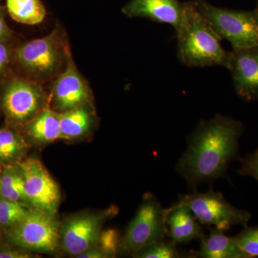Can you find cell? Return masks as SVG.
I'll list each match as a JSON object with an SVG mask.
<instances>
[{
    "label": "cell",
    "instance_id": "5bb4252c",
    "mask_svg": "<svg viewBox=\"0 0 258 258\" xmlns=\"http://www.w3.org/2000/svg\"><path fill=\"white\" fill-rule=\"evenodd\" d=\"M167 210L168 236L174 243H188L205 235L201 223L189 208L175 203Z\"/></svg>",
    "mask_w": 258,
    "mask_h": 258
},
{
    "label": "cell",
    "instance_id": "5b68a950",
    "mask_svg": "<svg viewBox=\"0 0 258 258\" xmlns=\"http://www.w3.org/2000/svg\"><path fill=\"white\" fill-rule=\"evenodd\" d=\"M60 225L56 216L30 208L23 220L6 230L11 245L29 252L53 253L60 244Z\"/></svg>",
    "mask_w": 258,
    "mask_h": 258
},
{
    "label": "cell",
    "instance_id": "4fadbf2b",
    "mask_svg": "<svg viewBox=\"0 0 258 258\" xmlns=\"http://www.w3.org/2000/svg\"><path fill=\"white\" fill-rule=\"evenodd\" d=\"M122 12L129 18H147L169 24L175 31L181 26L185 14L184 3L178 0H131Z\"/></svg>",
    "mask_w": 258,
    "mask_h": 258
},
{
    "label": "cell",
    "instance_id": "7c38bea8",
    "mask_svg": "<svg viewBox=\"0 0 258 258\" xmlns=\"http://www.w3.org/2000/svg\"><path fill=\"white\" fill-rule=\"evenodd\" d=\"M229 71L237 96L246 101L258 100V47L232 50Z\"/></svg>",
    "mask_w": 258,
    "mask_h": 258
},
{
    "label": "cell",
    "instance_id": "7402d4cb",
    "mask_svg": "<svg viewBox=\"0 0 258 258\" xmlns=\"http://www.w3.org/2000/svg\"><path fill=\"white\" fill-rule=\"evenodd\" d=\"M176 245L171 240L157 241L139 249L134 255V257L139 258L180 257L181 254L176 248Z\"/></svg>",
    "mask_w": 258,
    "mask_h": 258
},
{
    "label": "cell",
    "instance_id": "2e32d148",
    "mask_svg": "<svg viewBox=\"0 0 258 258\" xmlns=\"http://www.w3.org/2000/svg\"><path fill=\"white\" fill-rule=\"evenodd\" d=\"M28 137L37 144H48L61 139L58 112L45 107L26 125Z\"/></svg>",
    "mask_w": 258,
    "mask_h": 258
},
{
    "label": "cell",
    "instance_id": "3957f363",
    "mask_svg": "<svg viewBox=\"0 0 258 258\" xmlns=\"http://www.w3.org/2000/svg\"><path fill=\"white\" fill-rule=\"evenodd\" d=\"M71 53L62 30L52 32L23 44L13 52V58L28 79L40 83L57 77L63 71Z\"/></svg>",
    "mask_w": 258,
    "mask_h": 258
},
{
    "label": "cell",
    "instance_id": "6da1fadb",
    "mask_svg": "<svg viewBox=\"0 0 258 258\" xmlns=\"http://www.w3.org/2000/svg\"><path fill=\"white\" fill-rule=\"evenodd\" d=\"M243 132L240 121L220 113L199 123L188 136L187 149L176 166L190 189L225 175L231 161L237 157Z\"/></svg>",
    "mask_w": 258,
    "mask_h": 258
},
{
    "label": "cell",
    "instance_id": "8fae6325",
    "mask_svg": "<svg viewBox=\"0 0 258 258\" xmlns=\"http://www.w3.org/2000/svg\"><path fill=\"white\" fill-rule=\"evenodd\" d=\"M91 99V89L70 53L66 68L56 77L52 86L53 110L62 113L78 107L88 106Z\"/></svg>",
    "mask_w": 258,
    "mask_h": 258
},
{
    "label": "cell",
    "instance_id": "277c9868",
    "mask_svg": "<svg viewBox=\"0 0 258 258\" xmlns=\"http://www.w3.org/2000/svg\"><path fill=\"white\" fill-rule=\"evenodd\" d=\"M209 26L232 50L258 47V10L242 11L217 8L204 0L192 1Z\"/></svg>",
    "mask_w": 258,
    "mask_h": 258
},
{
    "label": "cell",
    "instance_id": "603a6c76",
    "mask_svg": "<svg viewBox=\"0 0 258 258\" xmlns=\"http://www.w3.org/2000/svg\"><path fill=\"white\" fill-rule=\"evenodd\" d=\"M232 240L249 257H258V227H245Z\"/></svg>",
    "mask_w": 258,
    "mask_h": 258
},
{
    "label": "cell",
    "instance_id": "8992f818",
    "mask_svg": "<svg viewBox=\"0 0 258 258\" xmlns=\"http://www.w3.org/2000/svg\"><path fill=\"white\" fill-rule=\"evenodd\" d=\"M176 204L189 208L203 225L212 226L223 232L235 225L247 227L251 218L249 212L232 206L222 193L212 189L208 192L195 191L181 195Z\"/></svg>",
    "mask_w": 258,
    "mask_h": 258
},
{
    "label": "cell",
    "instance_id": "4316f807",
    "mask_svg": "<svg viewBox=\"0 0 258 258\" xmlns=\"http://www.w3.org/2000/svg\"><path fill=\"white\" fill-rule=\"evenodd\" d=\"M13 58V52L6 42H0V74L4 72Z\"/></svg>",
    "mask_w": 258,
    "mask_h": 258
},
{
    "label": "cell",
    "instance_id": "4dcf8cb0",
    "mask_svg": "<svg viewBox=\"0 0 258 258\" xmlns=\"http://www.w3.org/2000/svg\"><path fill=\"white\" fill-rule=\"evenodd\" d=\"M255 9H257L258 10V2H257V7H256Z\"/></svg>",
    "mask_w": 258,
    "mask_h": 258
},
{
    "label": "cell",
    "instance_id": "30bf717a",
    "mask_svg": "<svg viewBox=\"0 0 258 258\" xmlns=\"http://www.w3.org/2000/svg\"><path fill=\"white\" fill-rule=\"evenodd\" d=\"M105 214L84 213L70 217L60 228V244L68 254L75 257L96 247L99 240Z\"/></svg>",
    "mask_w": 258,
    "mask_h": 258
},
{
    "label": "cell",
    "instance_id": "f1b7e54d",
    "mask_svg": "<svg viewBox=\"0 0 258 258\" xmlns=\"http://www.w3.org/2000/svg\"><path fill=\"white\" fill-rule=\"evenodd\" d=\"M76 257L79 258H106L108 257L103 251L99 247H93L92 248L85 251L82 253L76 256Z\"/></svg>",
    "mask_w": 258,
    "mask_h": 258
},
{
    "label": "cell",
    "instance_id": "484cf974",
    "mask_svg": "<svg viewBox=\"0 0 258 258\" xmlns=\"http://www.w3.org/2000/svg\"><path fill=\"white\" fill-rule=\"evenodd\" d=\"M33 257L31 252L18 247H0V258H30Z\"/></svg>",
    "mask_w": 258,
    "mask_h": 258
},
{
    "label": "cell",
    "instance_id": "f546056e",
    "mask_svg": "<svg viewBox=\"0 0 258 258\" xmlns=\"http://www.w3.org/2000/svg\"><path fill=\"white\" fill-rule=\"evenodd\" d=\"M0 230H1V228H0ZM1 242H2V234H1V232H0V244H1Z\"/></svg>",
    "mask_w": 258,
    "mask_h": 258
},
{
    "label": "cell",
    "instance_id": "e0dca14e",
    "mask_svg": "<svg viewBox=\"0 0 258 258\" xmlns=\"http://www.w3.org/2000/svg\"><path fill=\"white\" fill-rule=\"evenodd\" d=\"M59 117L61 139L69 140L87 134L93 123V113L88 105L59 113Z\"/></svg>",
    "mask_w": 258,
    "mask_h": 258
},
{
    "label": "cell",
    "instance_id": "9c48e42d",
    "mask_svg": "<svg viewBox=\"0 0 258 258\" xmlns=\"http://www.w3.org/2000/svg\"><path fill=\"white\" fill-rule=\"evenodd\" d=\"M18 164L25 181L27 203L56 216L60 203V190L46 168L35 158L23 159Z\"/></svg>",
    "mask_w": 258,
    "mask_h": 258
},
{
    "label": "cell",
    "instance_id": "7a4b0ae2",
    "mask_svg": "<svg viewBox=\"0 0 258 258\" xmlns=\"http://www.w3.org/2000/svg\"><path fill=\"white\" fill-rule=\"evenodd\" d=\"M184 20L176 30L178 59L189 67L223 66L228 69L232 51L222 47L221 40L209 26L193 2L184 3Z\"/></svg>",
    "mask_w": 258,
    "mask_h": 258
},
{
    "label": "cell",
    "instance_id": "1f68e13d",
    "mask_svg": "<svg viewBox=\"0 0 258 258\" xmlns=\"http://www.w3.org/2000/svg\"><path fill=\"white\" fill-rule=\"evenodd\" d=\"M0 171H1V170H0Z\"/></svg>",
    "mask_w": 258,
    "mask_h": 258
},
{
    "label": "cell",
    "instance_id": "83f0119b",
    "mask_svg": "<svg viewBox=\"0 0 258 258\" xmlns=\"http://www.w3.org/2000/svg\"><path fill=\"white\" fill-rule=\"evenodd\" d=\"M13 37V32L5 18V10L0 6V42H8Z\"/></svg>",
    "mask_w": 258,
    "mask_h": 258
},
{
    "label": "cell",
    "instance_id": "52a82bcc",
    "mask_svg": "<svg viewBox=\"0 0 258 258\" xmlns=\"http://www.w3.org/2000/svg\"><path fill=\"white\" fill-rule=\"evenodd\" d=\"M167 215V209L163 208L155 197L148 195L125 230L120 244L121 249L134 255L153 242L165 240Z\"/></svg>",
    "mask_w": 258,
    "mask_h": 258
},
{
    "label": "cell",
    "instance_id": "d4e9b609",
    "mask_svg": "<svg viewBox=\"0 0 258 258\" xmlns=\"http://www.w3.org/2000/svg\"><path fill=\"white\" fill-rule=\"evenodd\" d=\"M238 174L251 176L258 181V149L242 159Z\"/></svg>",
    "mask_w": 258,
    "mask_h": 258
},
{
    "label": "cell",
    "instance_id": "d6986e66",
    "mask_svg": "<svg viewBox=\"0 0 258 258\" xmlns=\"http://www.w3.org/2000/svg\"><path fill=\"white\" fill-rule=\"evenodd\" d=\"M0 198L27 203L25 181L18 163L3 166L0 171Z\"/></svg>",
    "mask_w": 258,
    "mask_h": 258
},
{
    "label": "cell",
    "instance_id": "cb8c5ba5",
    "mask_svg": "<svg viewBox=\"0 0 258 258\" xmlns=\"http://www.w3.org/2000/svg\"><path fill=\"white\" fill-rule=\"evenodd\" d=\"M97 245L108 257H114L120 246L119 238L116 231H101Z\"/></svg>",
    "mask_w": 258,
    "mask_h": 258
},
{
    "label": "cell",
    "instance_id": "ac0fdd59",
    "mask_svg": "<svg viewBox=\"0 0 258 258\" xmlns=\"http://www.w3.org/2000/svg\"><path fill=\"white\" fill-rule=\"evenodd\" d=\"M29 145L24 137L11 128H0V164H18L28 152Z\"/></svg>",
    "mask_w": 258,
    "mask_h": 258
},
{
    "label": "cell",
    "instance_id": "44dd1931",
    "mask_svg": "<svg viewBox=\"0 0 258 258\" xmlns=\"http://www.w3.org/2000/svg\"><path fill=\"white\" fill-rule=\"evenodd\" d=\"M30 210L25 203L0 198V228L9 230L23 220Z\"/></svg>",
    "mask_w": 258,
    "mask_h": 258
},
{
    "label": "cell",
    "instance_id": "ba28073f",
    "mask_svg": "<svg viewBox=\"0 0 258 258\" xmlns=\"http://www.w3.org/2000/svg\"><path fill=\"white\" fill-rule=\"evenodd\" d=\"M46 95L40 83L13 78L2 90L0 102L5 118L13 125H26L45 108Z\"/></svg>",
    "mask_w": 258,
    "mask_h": 258
},
{
    "label": "cell",
    "instance_id": "9a60e30c",
    "mask_svg": "<svg viewBox=\"0 0 258 258\" xmlns=\"http://www.w3.org/2000/svg\"><path fill=\"white\" fill-rule=\"evenodd\" d=\"M200 250L195 252L197 257L202 258H251L234 242L232 237H227L223 231L210 229L208 235L200 238Z\"/></svg>",
    "mask_w": 258,
    "mask_h": 258
},
{
    "label": "cell",
    "instance_id": "ffe728a7",
    "mask_svg": "<svg viewBox=\"0 0 258 258\" xmlns=\"http://www.w3.org/2000/svg\"><path fill=\"white\" fill-rule=\"evenodd\" d=\"M7 10L18 23L35 25L41 23L46 9L40 0H6Z\"/></svg>",
    "mask_w": 258,
    "mask_h": 258
}]
</instances>
